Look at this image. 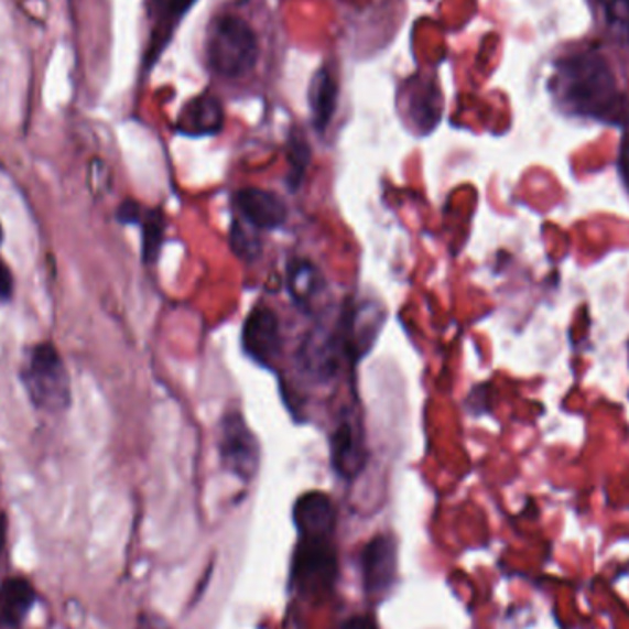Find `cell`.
<instances>
[{
  "label": "cell",
  "mask_w": 629,
  "mask_h": 629,
  "mask_svg": "<svg viewBox=\"0 0 629 629\" xmlns=\"http://www.w3.org/2000/svg\"><path fill=\"white\" fill-rule=\"evenodd\" d=\"M557 90L574 112L620 123L628 118V104L618 93L606 62L596 54H579L557 65Z\"/></svg>",
  "instance_id": "cell-1"
},
{
  "label": "cell",
  "mask_w": 629,
  "mask_h": 629,
  "mask_svg": "<svg viewBox=\"0 0 629 629\" xmlns=\"http://www.w3.org/2000/svg\"><path fill=\"white\" fill-rule=\"evenodd\" d=\"M206 57L219 76L241 78L257 65V35L243 19L232 15L216 19L206 37Z\"/></svg>",
  "instance_id": "cell-2"
},
{
  "label": "cell",
  "mask_w": 629,
  "mask_h": 629,
  "mask_svg": "<svg viewBox=\"0 0 629 629\" xmlns=\"http://www.w3.org/2000/svg\"><path fill=\"white\" fill-rule=\"evenodd\" d=\"M23 381L29 398L43 411L62 412L71 405V378L59 351L48 343L30 350L23 368Z\"/></svg>",
  "instance_id": "cell-3"
},
{
  "label": "cell",
  "mask_w": 629,
  "mask_h": 629,
  "mask_svg": "<svg viewBox=\"0 0 629 629\" xmlns=\"http://www.w3.org/2000/svg\"><path fill=\"white\" fill-rule=\"evenodd\" d=\"M337 578V554L332 538H299L291 582L301 595L323 598L328 595Z\"/></svg>",
  "instance_id": "cell-4"
},
{
  "label": "cell",
  "mask_w": 629,
  "mask_h": 629,
  "mask_svg": "<svg viewBox=\"0 0 629 629\" xmlns=\"http://www.w3.org/2000/svg\"><path fill=\"white\" fill-rule=\"evenodd\" d=\"M219 455L227 471L238 479L251 480L258 474L260 447L240 412L225 414L219 431Z\"/></svg>",
  "instance_id": "cell-5"
},
{
  "label": "cell",
  "mask_w": 629,
  "mask_h": 629,
  "mask_svg": "<svg viewBox=\"0 0 629 629\" xmlns=\"http://www.w3.org/2000/svg\"><path fill=\"white\" fill-rule=\"evenodd\" d=\"M383 323V307L376 302H362L357 306L348 307L343 313L339 324L335 326V334L343 346L346 359L356 362L368 354L378 339Z\"/></svg>",
  "instance_id": "cell-6"
},
{
  "label": "cell",
  "mask_w": 629,
  "mask_h": 629,
  "mask_svg": "<svg viewBox=\"0 0 629 629\" xmlns=\"http://www.w3.org/2000/svg\"><path fill=\"white\" fill-rule=\"evenodd\" d=\"M329 457L340 479L354 480L367 466V442L361 420L350 412L339 417L329 436Z\"/></svg>",
  "instance_id": "cell-7"
},
{
  "label": "cell",
  "mask_w": 629,
  "mask_h": 629,
  "mask_svg": "<svg viewBox=\"0 0 629 629\" xmlns=\"http://www.w3.org/2000/svg\"><path fill=\"white\" fill-rule=\"evenodd\" d=\"M398 576V543L390 534L368 541L361 552L362 589L370 598L387 595Z\"/></svg>",
  "instance_id": "cell-8"
},
{
  "label": "cell",
  "mask_w": 629,
  "mask_h": 629,
  "mask_svg": "<svg viewBox=\"0 0 629 629\" xmlns=\"http://www.w3.org/2000/svg\"><path fill=\"white\" fill-rule=\"evenodd\" d=\"M280 343L282 337L276 313L268 306L254 307L241 329V345L247 356L263 367H269L274 357L279 356Z\"/></svg>",
  "instance_id": "cell-9"
},
{
  "label": "cell",
  "mask_w": 629,
  "mask_h": 629,
  "mask_svg": "<svg viewBox=\"0 0 629 629\" xmlns=\"http://www.w3.org/2000/svg\"><path fill=\"white\" fill-rule=\"evenodd\" d=\"M299 538H334L337 510L332 497L323 491H307L293 508Z\"/></svg>",
  "instance_id": "cell-10"
},
{
  "label": "cell",
  "mask_w": 629,
  "mask_h": 629,
  "mask_svg": "<svg viewBox=\"0 0 629 629\" xmlns=\"http://www.w3.org/2000/svg\"><path fill=\"white\" fill-rule=\"evenodd\" d=\"M236 206L252 229H279L288 219V206L279 195L262 188H246L236 194Z\"/></svg>",
  "instance_id": "cell-11"
},
{
  "label": "cell",
  "mask_w": 629,
  "mask_h": 629,
  "mask_svg": "<svg viewBox=\"0 0 629 629\" xmlns=\"http://www.w3.org/2000/svg\"><path fill=\"white\" fill-rule=\"evenodd\" d=\"M37 601V590L29 578L10 576L0 582V629H21L32 607Z\"/></svg>",
  "instance_id": "cell-12"
},
{
  "label": "cell",
  "mask_w": 629,
  "mask_h": 629,
  "mask_svg": "<svg viewBox=\"0 0 629 629\" xmlns=\"http://www.w3.org/2000/svg\"><path fill=\"white\" fill-rule=\"evenodd\" d=\"M221 128H224V111L218 100H214L210 96H200L197 100L189 101L178 120L181 133L189 137L216 134Z\"/></svg>",
  "instance_id": "cell-13"
},
{
  "label": "cell",
  "mask_w": 629,
  "mask_h": 629,
  "mask_svg": "<svg viewBox=\"0 0 629 629\" xmlns=\"http://www.w3.org/2000/svg\"><path fill=\"white\" fill-rule=\"evenodd\" d=\"M337 82L328 71H318L310 87V109H312L313 126L323 133L328 128L337 107Z\"/></svg>",
  "instance_id": "cell-14"
},
{
  "label": "cell",
  "mask_w": 629,
  "mask_h": 629,
  "mask_svg": "<svg viewBox=\"0 0 629 629\" xmlns=\"http://www.w3.org/2000/svg\"><path fill=\"white\" fill-rule=\"evenodd\" d=\"M288 288L293 301L307 310L324 290L323 274L307 260H293L288 268Z\"/></svg>",
  "instance_id": "cell-15"
},
{
  "label": "cell",
  "mask_w": 629,
  "mask_h": 629,
  "mask_svg": "<svg viewBox=\"0 0 629 629\" xmlns=\"http://www.w3.org/2000/svg\"><path fill=\"white\" fill-rule=\"evenodd\" d=\"M142 225V257L144 262H155L161 252L164 232H166V219L159 210H144L139 221Z\"/></svg>",
  "instance_id": "cell-16"
},
{
  "label": "cell",
  "mask_w": 629,
  "mask_h": 629,
  "mask_svg": "<svg viewBox=\"0 0 629 629\" xmlns=\"http://www.w3.org/2000/svg\"><path fill=\"white\" fill-rule=\"evenodd\" d=\"M310 159H312V153H310V145L306 144V140L302 137H296V139H291L290 142V175H288V181H290L291 188H299L304 178V173H306L307 164H310Z\"/></svg>",
  "instance_id": "cell-17"
},
{
  "label": "cell",
  "mask_w": 629,
  "mask_h": 629,
  "mask_svg": "<svg viewBox=\"0 0 629 629\" xmlns=\"http://www.w3.org/2000/svg\"><path fill=\"white\" fill-rule=\"evenodd\" d=\"M230 243L240 258H257L260 254V240L246 229V225L235 224L230 230Z\"/></svg>",
  "instance_id": "cell-18"
},
{
  "label": "cell",
  "mask_w": 629,
  "mask_h": 629,
  "mask_svg": "<svg viewBox=\"0 0 629 629\" xmlns=\"http://www.w3.org/2000/svg\"><path fill=\"white\" fill-rule=\"evenodd\" d=\"M117 214L118 219H120L122 224H139L142 214H144V208H142L139 203H134V200H123Z\"/></svg>",
  "instance_id": "cell-19"
},
{
  "label": "cell",
  "mask_w": 629,
  "mask_h": 629,
  "mask_svg": "<svg viewBox=\"0 0 629 629\" xmlns=\"http://www.w3.org/2000/svg\"><path fill=\"white\" fill-rule=\"evenodd\" d=\"M13 293V279L7 263L0 260V302L10 301Z\"/></svg>",
  "instance_id": "cell-20"
},
{
  "label": "cell",
  "mask_w": 629,
  "mask_h": 629,
  "mask_svg": "<svg viewBox=\"0 0 629 629\" xmlns=\"http://www.w3.org/2000/svg\"><path fill=\"white\" fill-rule=\"evenodd\" d=\"M137 629H172V626L155 612H144V615H140Z\"/></svg>",
  "instance_id": "cell-21"
},
{
  "label": "cell",
  "mask_w": 629,
  "mask_h": 629,
  "mask_svg": "<svg viewBox=\"0 0 629 629\" xmlns=\"http://www.w3.org/2000/svg\"><path fill=\"white\" fill-rule=\"evenodd\" d=\"M340 629H378V626H376L372 618L356 615V617L348 618V620L340 626Z\"/></svg>",
  "instance_id": "cell-22"
},
{
  "label": "cell",
  "mask_w": 629,
  "mask_h": 629,
  "mask_svg": "<svg viewBox=\"0 0 629 629\" xmlns=\"http://www.w3.org/2000/svg\"><path fill=\"white\" fill-rule=\"evenodd\" d=\"M620 172L626 183L629 184V139L623 142L622 151H620Z\"/></svg>",
  "instance_id": "cell-23"
},
{
  "label": "cell",
  "mask_w": 629,
  "mask_h": 629,
  "mask_svg": "<svg viewBox=\"0 0 629 629\" xmlns=\"http://www.w3.org/2000/svg\"><path fill=\"white\" fill-rule=\"evenodd\" d=\"M7 540H8V518L7 513H0V556H2V552L7 549Z\"/></svg>",
  "instance_id": "cell-24"
},
{
  "label": "cell",
  "mask_w": 629,
  "mask_h": 629,
  "mask_svg": "<svg viewBox=\"0 0 629 629\" xmlns=\"http://www.w3.org/2000/svg\"><path fill=\"white\" fill-rule=\"evenodd\" d=\"M0 241H2V227H0Z\"/></svg>",
  "instance_id": "cell-25"
}]
</instances>
